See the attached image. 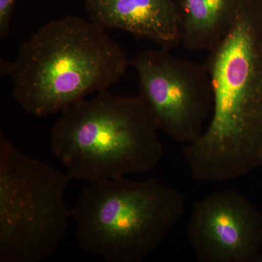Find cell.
I'll return each mask as SVG.
<instances>
[{
  "label": "cell",
  "mask_w": 262,
  "mask_h": 262,
  "mask_svg": "<svg viewBox=\"0 0 262 262\" xmlns=\"http://www.w3.org/2000/svg\"><path fill=\"white\" fill-rule=\"evenodd\" d=\"M213 110L201 137L184 146L193 179L226 182L262 165V0H245L206 63Z\"/></svg>",
  "instance_id": "1"
},
{
  "label": "cell",
  "mask_w": 262,
  "mask_h": 262,
  "mask_svg": "<svg viewBox=\"0 0 262 262\" xmlns=\"http://www.w3.org/2000/svg\"><path fill=\"white\" fill-rule=\"evenodd\" d=\"M130 66L106 29L91 19L69 15L38 29L13 61L2 60L1 73L11 79L19 106L43 117L108 90Z\"/></svg>",
  "instance_id": "2"
},
{
  "label": "cell",
  "mask_w": 262,
  "mask_h": 262,
  "mask_svg": "<svg viewBox=\"0 0 262 262\" xmlns=\"http://www.w3.org/2000/svg\"><path fill=\"white\" fill-rule=\"evenodd\" d=\"M159 130L139 95L106 90L63 110L50 146L72 180L93 183L154 170L164 152Z\"/></svg>",
  "instance_id": "3"
},
{
  "label": "cell",
  "mask_w": 262,
  "mask_h": 262,
  "mask_svg": "<svg viewBox=\"0 0 262 262\" xmlns=\"http://www.w3.org/2000/svg\"><path fill=\"white\" fill-rule=\"evenodd\" d=\"M186 196L155 179L90 183L70 210L81 249L111 262H140L186 211Z\"/></svg>",
  "instance_id": "4"
},
{
  "label": "cell",
  "mask_w": 262,
  "mask_h": 262,
  "mask_svg": "<svg viewBox=\"0 0 262 262\" xmlns=\"http://www.w3.org/2000/svg\"><path fill=\"white\" fill-rule=\"evenodd\" d=\"M72 179L24 154L0 132V262H42L64 238Z\"/></svg>",
  "instance_id": "5"
},
{
  "label": "cell",
  "mask_w": 262,
  "mask_h": 262,
  "mask_svg": "<svg viewBox=\"0 0 262 262\" xmlns=\"http://www.w3.org/2000/svg\"><path fill=\"white\" fill-rule=\"evenodd\" d=\"M139 96L157 126L179 144H192L204 132L213 110V90L206 63L177 58L170 50L138 53L130 61Z\"/></svg>",
  "instance_id": "6"
},
{
  "label": "cell",
  "mask_w": 262,
  "mask_h": 262,
  "mask_svg": "<svg viewBox=\"0 0 262 262\" xmlns=\"http://www.w3.org/2000/svg\"><path fill=\"white\" fill-rule=\"evenodd\" d=\"M188 241L201 262H255L262 249V214L236 189L208 194L194 203Z\"/></svg>",
  "instance_id": "7"
},
{
  "label": "cell",
  "mask_w": 262,
  "mask_h": 262,
  "mask_svg": "<svg viewBox=\"0 0 262 262\" xmlns=\"http://www.w3.org/2000/svg\"><path fill=\"white\" fill-rule=\"evenodd\" d=\"M90 19L170 50L182 43L178 0H85Z\"/></svg>",
  "instance_id": "8"
},
{
  "label": "cell",
  "mask_w": 262,
  "mask_h": 262,
  "mask_svg": "<svg viewBox=\"0 0 262 262\" xmlns=\"http://www.w3.org/2000/svg\"><path fill=\"white\" fill-rule=\"evenodd\" d=\"M245 0H178L182 44L209 52L233 27Z\"/></svg>",
  "instance_id": "9"
},
{
  "label": "cell",
  "mask_w": 262,
  "mask_h": 262,
  "mask_svg": "<svg viewBox=\"0 0 262 262\" xmlns=\"http://www.w3.org/2000/svg\"><path fill=\"white\" fill-rule=\"evenodd\" d=\"M18 0H0V38L9 36L11 20Z\"/></svg>",
  "instance_id": "10"
}]
</instances>
